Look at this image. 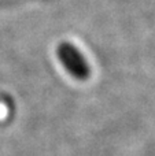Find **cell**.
I'll use <instances>...</instances> for the list:
<instances>
[{
  "instance_id": "obj_1",
  "label": "cell",
  "mask_w": 155,
  "mask_h": 156,
  "mask_svg": "<svg viewBox=\"0 0 155 156\" xmlns=\"http://www.w3.org/2000/svg\"><path fill=\"white\" fill-rule=\"evenodd\" d=\"M56 56L65 70L77 81H88L91 77V67L87 58L74 44L62 41L56 47Z\"/></svg>"
}]
</instances>
